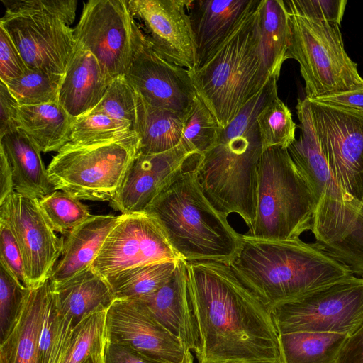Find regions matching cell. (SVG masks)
Returning <instances> with one entry per match:
<instances>
[{
  "mask_svg": "<svg viewBox=\"0 0 363 363\" xmlns=\"http://www.w3.org/2000/svg\"><path fill=\"white\" fill-rule=\"evenodd\" d=\"M322 151L343 191L363 206V113L309 100Z\"/></svg>",
  "mask_w": 363,
  "mask_h": 363,
  "instance_id": "30bf717a",
  "label": "cell"
},
{
  "mask_svg": "<svg viewBox=\"0 0 363 363\" xmlns=\"http://www.w3.org/2000/svg\"><path fill=\"white\" fill-rule=\"evenodd\" d=\"M347 337L319 332L279 334L281 363H336Z\"/></svg>",
  "mask_w": 363,
  "mask_h": 363,
  "instance_id": "f1b7e54d",
  "label": "cell"
},
{
  "mask_svg": "<svg viewBox=\"0 0 363 363\" xmlns=\"http://www.w3.org/2000/svg\"><path fill=\"white\" fill-rule=\"evenodd\" d=\"M107 341L164 363H194L192 352L136 298L115 299L106 312Z\"/></svg>",
  "mask_w": 363,
  "mask_h": 363,
  "instance_id": "2e32d148",
  "label": "cell"
},
{
  "mask_svg": "<svg viewBox=\"0 0 363 363\" xmlns=\"http://www.w3.org/2000/svg\"><path fill=\"white\" fill-rule=\"evenodd\" d=\"M199 161L144 211L156 220L181 259L229 264L239 250L242 235L204 196L196 176Z\"/></svg>",
  "mask_w": 363,
  "mask_h": 363,
  "instance_id": "277c9868",
  "label": "cell"
},
{
  "mask_svg": "<svg viewBox=\"0 0 363 363\" xmlns=\"http://www.w3.org/2000/svg\"><path fill=\"white\" fill-rule=\"evenodd\" d=\"M113 79L96 57L77 43L63 74L58 103L75 119L97 106Z\"/></svg>",
  "mask_w": 363,
  "mask_h": 363,
  "instance_id": "44dd1931",
  "label": "cell"
},
{
  "mask_svg": "<svg viewBox=\"0 0 363 363\" xmlns=\"http://www.w3.org/2000/svg\"><path fill=\"white\" fill-rule=\"evenodd\" d=\"M52 284L60 310L74 326L94 313L107 311L115 300L106 279L91 267L66 281Z\"/></svg>",
  "mask_w": 363,
  "mask_h": 363,
  "instance_id": "d4e9b609",
  "label": "cell"
},
{
  "mask_svg": "<svg viewBox=\"0 0 363 363\" xmlns=\"http://www.w3.org/2000/svg\"><path fill=\"white\" fill-rule=\"evenodd\" d=\"M103 359L104 363H164L128 346L108 341Z\"/></svg>",
  "mask_w": 363,
  "mask_h": 363,
  "instance_id": "ee69618b",
  "label": "cell"
},
{
  "mask_svg": "<svg viewBox=\"0 0 363 363\" xmlns=\"http://www.w3.org/2000/svg\"><path fill=\"white\" fill-rule=\"evenodd\" d=\"M181 259L156 220L145 211L121 214L91 264L106 278L140 264Z\"/></svg>",
  "mask_w": 363,
  "mask_h": 363,
  "instance_id": "9a60e30c",
  "label": "cell"
},
{
  "mask_svg": "<svg viewBox=\"0 0 363 363\" xmlns=\"http://www.w3.org/2000/svg\"><path fill=\"white\" fill-rule=\"evenodd\" d=\"M7 32L28 69L64 74L77 46L74 29L59 18L38 11H5Z\"/></svg>",
  "mask_w": 363,
  "mask_h": 363,
  "instance_id": "4fadbf2b",
  "label": "cell"
},
{
  "mask_svg": "<svg viewBox=\"0 0 363 363\" xmlns=\"http://www.w3.org/2000/svg\"><path fill=\"white\" fill-rule=\"evenodd\" d=\"M0 263L26 286L22 256L9 228L0 220Z\"/></svg>",
  "mask_w": 363,
  "mask_h": 363,
  "instance_id": "7bdbcfd3",
  "label": "cell"
},
{
  "mask_svg": "<svg viewBox=\"0 0 363 363\" xmlns=\"http://www.w3.org/2000/svg\"><path fill=\"white\" fill-rule=\"evenodd\" d=\"M311 100L363 113V89L335 94Z\"/></svg>",
  "mask_w": 363,
  "mask_h": 363,
  "instance_id": "bcb514c9",
  "label": "cell"
},
{
  "mask_svg": "<svg viewBox=\"0 0 363 363\" xmlns=\"http://www.w3.org/2000/svg\"><path fill=\"white\" fill-rule=\"evenodd\" d=\"M0 220L9 228L18 245L26 287L38 286L50 279L61 256L64 238L55 234L38 199L13 192L0 203Z\"/></svg>",
  "mask_w": 363,
  "mask_h": 363,
  "instance_id": "8fae6325",
  "label": "cell"
},
{
  "mask_svg": "<svg viewBox=\"0 0 363 363\" xmlns=\"http://www.w3.org/2000/svg\"><path fill=\"white\" fill-rule=\"evenodd\" d=\"M28 69L13 40L0 26V80L6 83L22 76Z\"/></svg>",
  "mask_w": 363,
  "mask_h": 363,
  "instance_id": "b9f144b4",
  "label": "cell"
},
{
  "mask_svg": "<svg viewBox=\"0 0 363 363\" xmlns=\"http://www.w3.org/2000/svg\"><path fill=\"white\" fill-rule=\"evenodd\" d=\"M133 18L126 0L84 3L74 29L77 43L90 51L114 79L124 76L130 59Z\"/></svg>",
  "mask_w": 363,
  "mask_h": 363,
  "instance_id": "5bb4252c",
  "label": "cell"
},
{
  "mask_svg": "<svg viewBox=\"0 0 363 363\" xmlns=\"http://www.w3.org/2000/svg\"><path fill=\"white\" fill-rule=\"evenodd\" d=\"M317 200L287 148L266 149L258 167L256 216L248 235L272 240L300 239L311 230Z\"/></svg>",
  "mask_w": 363,
  "mask_h": 363,
  "instance_id": "8992f818",
  "label": "cell"
},
{
  "mask_svg": "<svg viewBox=\"0 0 363 363\" xmlns=\"http://www.w3.org/2000/svg\"><path fill=\"white\" fill-rule=\"evenodd\" d=\"M229 266L270 311L354 275L316 242L263 240L247 234L242 235L239 250Z\"/></svg>",
  "mask_w": 363,
  "mask_h": 363,
  "instance_id": "3957f363",
  "label": "cell"
},
{
  "mask_svg": "<svg viewBox=\"0 0 363 363\" xmlns=\"http://www.w3.org/2000/svg\"><path fill=\"white\" fill-rule=\"evenodd\" d=\"M124 76L148 104L184 116L196 96L189 70L158 55L133 19L131 55Z\"/></svg>",
  "mask_w": 363,
  "mask_h": 363,
  "instance_id": "7c38bea8",
  "label": "cell"
},
{
  "mask_svg": "<svg viewBox=\"0 0 363 363\" xmlns=\"http://www.w3.org/2000/svg\"><path fill=\"white\" fill-rule=\"evenodd\" d=\"M259 54L269 77H279L286 60L291 28L284 1L261 0L256 9Z\"/></svg>",
  "mask_w": 363,
  "mask_h": 363,
  "instance_id": "484cf974",
  "label": "cell"
},
{
  "mask_svg": "<svg viewBox=\"0 0 363 363\" xmlns=\"http://www.w3.org/2000/svg\"><path fill=\"white\" fill-rule=\"evenodd\" d=\"M0 152L11 169L15 192L40 199L55 191L41 151L23 130L18 128L0 136Z\"/></svg>",
  "mask_w": 363,
  "mask_h": 363,
  "instance_id": "cb8c5ba5",
  "label": "cell"
},
{
  "mask_svg": "<svg viewBox=\"0 0 363 363\" xmlns=\"http://www.w3.org/2000/svg\"><path fill=\"white\" fill-rule=\"evenodd\" d=\"M19 104L10 93L6 84L0 83V136L18 128L17 114Z\"/></svg>",
  "mask_w": 363,
  "mask_h": 363,
  "instance_id": "f6af8a7d",
  "label": "cell"
},
{
  "mask_svg": "<svg viewBox=\"0 0 363 363\" xmlns=\"http://www.w3.org/2000/svg\"><path fill=\"white\" fill-rule=\"evenodd\" d=\"M9 12L38 11L55 16L68 26L76 16L77 1L75 0H1Z\"/></svg>",
  "mask_w": 363,
  "mask_h": 363,
  "instance_id": "60d3db41",
  "label": "cell"
},
{
  "mask_svg": "<svg viewBox=\"0 0 363 363\" xmlns=\"http://www.w3.org/2000/svg\"><path fill=\"white\" fill-rule=\"evenodd\" d=\"M223 128L197 96L185 116L180 143L192 152L203 154L217 141Z\"/></svg>",
  "mask_w": 363,
  "mask_h": 363,
  "instance_id": "e575fe53",
  "label": "cell"
},
{
  "mask_svg": "<svg viewBox=\"0 0 363 363\" xmlns=\"http://www.w3.org/2000/svg\"><path fill=\"white\" fill-rule=\"evenodd\" d=\"M279 334L319 332L348 336L363 325V277L354 275L271 311Z\"/></svg>",
  "mask_w": 363,
  "mask_h": 363,
  "instance_id": "9c48e42d",
  "label": "cell"
},
{
  "mask_svg": "<svg viewBox=\"0 0 363 363\" xmlns=\"http://www.w3.org/2000/svg\"><path fill=\"white\" fill-rule=\"evenodd\" d=\"M165 328L196 354L199 337L188 290L186 262L180 259L169 280L158 290L136 298Z\"/></svg>",
  "mask_w": 363,
  "mask_h": 363,
  "instance_id": "ffe728a7",
  "label": "cell"
},
{
  "mask_svg": "<svg viewBox=\"0 0 363 363\" xmlns=\"http://www.w3.org/2000/svg\"><path fill=\"white\" fill-rule=\"evenodd\" d=\"M120 219V216L92 215L69 231L61 256L55 265L50 280L53 284L66 281L91 267L106 238Z\"/></svg>",
  "mask_w": 363,
  "mask_h": 363,
  "instance_id": "603a6c76",
  "label": "cell"
},
{
  "mask_svg": "<svg viewBox=\"0 0 363 363\" xmlns=\"http://www.w3.org/2000/svg\"><path fill=\"white\" fill-rule=\"evenodd\" d=\"M137 135L132 126L105 113L91 111L74 119L69 143L86 145Z\"/></svg>",
  "mask_w": 363,
  "mask_h": 363,
  "instance_id": "1f68e13d",
  "label": "cell"
},
{
  "mask_svg": "<svg viewBox=\"0 0 363 363\" xmlns=\"http://www.w3.org/2000/svg\"><path fill=\"white\" fill-rule=\"evenodd\" d=\"M336 363H363V325L347 337Z\"/></svg>",
  "mask_w": 363,
  "mask_h": 363,
  "instance_id": "7dc6e473",
  "label": "cell"
},
{
  "mask_svg": "<svg viewBox=\"0 0 363 363\" xmlns=\"http://www.w3.org/2000/svg\"><path fill=\"white\" fill-rule=\"evenodd\" d=\"M75 326L60 310L52 289L39 340V363H60Z\"/></svg>",
  "mask_w": 363,
  "mask_h": 363,
  "instance_id": "d6a6232c",
  "label": "cell"
},
{
  "mask_svg": "<svg viewBox=\"0 0 363 363\" xmlns=\"http://www.w3.org/2000/svg\"><path fill=\"white\" fill-rule=\"evenodd\" d=\"M62 77L63 74L28 69L5 84L19 106H33L58 102Z\"/></svg>",
  "mask_w": 363,
  "mask_h": 363,
  "instance_id": "836d02e7",
  "label": "cell"
},
{
  "mask_svg": "<svg viewBox=\"0 0 363 363\" xmlns=\"http://www.w3.org/2000/svg\"><path fill=\"white\" fill-rule=\"evenodd\" d=\"M279 78L264 87L222 129L216 143L201 155L196 176L201 190L221 214H238L252 229L257 207L258 167L264 152L257 118L277 96Z\"/></svg>",
  "mask_w": 363,
  "mask_h": 363,
  "instance_id": "7a4b0ae2",
  "label": "cell"
},
{
  "mask_svg": "<svg viewBox=\"0 0 363 363\" xmlns=\"http://www.w3.org/2000/svg\"><path fill=\"white\" fill-rule=\"evenodd\" d=\"M106 312L94 313L74 328L60 363H84L90 357L104 354L107 342Z\"/></svg>",
  "mask_w": 363,
  "mask_h": 363,
  "instance_id": "4dcf8cb0",
  "label": "cell"
},
{
  "mask_svg": "<svg viewBox=\"0 0 363 363\" xmlns=\"http://www.w3.org/2000/svg\"><path fill=\"white\" fill-rule=\"evenodd\" d=\"M14 192L13 174L5 156L0 152V203Z\"/></svg>",
  "mask_w": 363,
  "mask_h": 363,
  "instance_id": "c3c4849f",
  "label": "cell"
},
{
  "mask_svg": "<svg viewBox=\"0 0 363 363\" xmlns=\"http://www.w3.org/2000/svg\"><path fill=\"white\" fill-rule=\"evenodd\" d=\"M180 259H166L121 270L105 279L115 299L136 298L164 286L173 275Z\"/></svg>",
  "mask_w": 363,
  "mask_h": 363,
  "instance_id": "f546056e",
  "label": "cell"
},
{
  "mask_svg": "<svg viewBox=\"0 0 363 363\" xmlns=\"http://www.w3.org/2000/svg\"><path fill=\"white\" fill-rule=\"evenodd\" d=\"M27 291L28 287L0 263V342L13 327Z\"/></svg>",
  "mask_w": 363,
  "mask_h": 363,
  "instance_id": "f35d334b",
  "label": "cell"
},
{
  "mask_svg": "<svg viewBox=\"0 0 363 363\" xmlns=\"http://www.w3.org/2000/svg\"><path fill=\"white\" fill-rule=\"evenodd\" d=\"M103 356L104 354H96L90 357L84 363H104Z\"/></svg>",
  "mask_w": 363,
  "mask_h": 363,
  "instance_id": "681fc988",
  "label": "cell"
},
{
  "mask_svg": "<svg viewBox=\"0 0 363 363\" xmlns=\"http://www.w3.org/2000/svg\"><path fill=\"white\" fill-rule=\"evenodd\" d=\"M130 124L135 132L138 94L125 76L113 79L103 98L92 110Z\"/></svg>",
  "mask_w": 363,
  "mask_h": 363,
  "instance_id": "74e56055",
  "label": "cell"
},
{
  "mask_svg": "<svg viewBox=\"0 0 363 363\" xmlns=\"http://www.w3.org/2000/svg\"><path fill=\"white\" fill-rule=\"evenodd\" d=\"M258 5L247 14L206 63L199 69L189 70L197 96L223 128L271 77L264 66L258 47Z\"/></svg>",
  "mask_w": 363,
  "mask_h": 363,
  "instance_id": "5b68a950",
  "label": "cell"
},
{
  "mask_svg": "<svg viewBox=\"0 0 363 363\" xmlns=\"http://www.w3.org/2000/svg\"><path fill=\"white\" fill-rule=\"evenodd\" d=\"M179 143L157 154L136 155L109 205L121 214L143 212L182 172L201 159Z\"/></svg>",
  "mask_w": 363,
  "mask_h": 363,
  "instance_id": "ac0fdd59",
  "label": "cell"
},
{
  "mask_svg": "<svg viewBox=\"0 0 363 363\" xmlns=\"http://www.w3.org/2000/svg\"><path fill=\"white\" fill-rule=\"evenodd\" d=\"M257 122L264 151L272 147L288 148L296 140L291 112L278 96L264 107Z\"/></svg>",
  "mask_w": 363,
  "mask_h": 363,
  "instance_id": "d590c367",
  "label": "cell"
},
{
  "mask_svg": "<svg viewBox=\"0 0 363 363\" xmlns=\"http://www.w3.org/2000/svg\"><path fill=\"white\" fill-rule=\"evenodd\" d=\"M289 13L311 20L337 24L346 9L347 0H288L284 1Z\"/></svg>",
  "mask_w": 363,
  "mask_h": 363,
  "instance_id": "ab89813d",
  "label": "cell"
},
{
  "mask_svg": "<svg viewBox=\"0 0 363 363\" xmlns=\"http://www.w3.org/2000/svg\"><path fill=\"white\" fill-rule=\"evenodd\" d=\"M184 118V115L152 106L138 94V152L157 154L175 147L182 138Z\"/></svg>",
  "mask_w": 363,
  "mask_h": 363,
  "instance_id": "83f0119b",
  "label": "cell"
},
{
  "mask_svg": "<svg viewBox=\"0 0 363 363\" xmlns=\"http://www.w3.org/2000/svg\"><path fill=\"white\" fill-rule=\"evenodd\" d=\"M52 292L50 279L28 288L13 327L0 342V363H39L40 331Z\"/></svg>",
  "mask_w": 363,
  "mask_h": 363,
  "instance_id": "7402d4cb",
  "label": "cell"
},
{
  "mask_svg": "<svg viewBox=\"0 0 363 363\" xmlns=\"http://www.w3.org/2000/svg\"><path fill=\"white\" fill-rule=\"evenodd\" d=\"M74 121L58 102L19 106L17 114L18 128L45 153L58 152L70 141Z\"/></svg>",
  "mask_w": 363,
  "mask_h": 363,
  "instance_id": "4316f807",
  "label": "cell"
},
{
  "mask_svg": "<svg viewBox=\"0 0 363 363\" xmlns=\"http://www.w3.org/2000/svg\"><path fill=\"white\" fill-rule=\"evenodd\" d=\"M289 15L291 37L286 60L298 62L306 97L311 100L363 89V78L345 50L340 26Z\"/></svg>",
  "mask_w": 363,
  "mask_h": 363,
  "instance_id": "52a82bcc",
  "label": "cell"
},
{
  "mask_svg": "<svg viewBox=\"0 0 363 363\" xmlns=\"http://www.w3.org/2000/svg\"><path fill=\"white\" fill-rule=\"evenodd\" d=\"M38 200L44 215L54 230L63 235L92 216L87 206L60 190H55Z\"/></svg>",
  "mask_w": 363,
  "mask_h": 363,
  "instance_id": "8d00e7d4",
  "label": "cell"
},
{
  "mask_svg": "<svg viewBox=\"0 0 363 363\" xmlns=\"http://www.w3.org/2000/svg\"><path fill=\"white\" fill-rule=\"evenodd\" d=\"M199 347L198 363H281L272 313L229 264L186 261Z\"/></svg>",
  "mask_w": 363,
  "mask_h": 363,
  "instance_id": "6da1fadb",
  "label": "cell"
},
{
  "mask_svg": "<svg viewBox=\"0 0 363 363\" xmlns=\"http://www.w3.org/2000/svg\"><path fill=\"white\" fill-rule=\"evenodd\" d=\"M259 2L260 0L189 1L188 13L196 53L194 69H199L208 62Z\"/></svg>",
  "mask_w": 363,
  "mask_h": 363,
  "instance_id": "d6986e66",
  "label": "cell"
},
{
  "mask_svg": "<svg viewBox=\"0 0 363 363\" xmlns=\"http://www.w3.org/2000/svg\"><path fill=\"white\" fill-rule=\"evenodd\" d=\"M137 26L152 49L168 62L188 70L196 53L187 0H128Z\"/></svg>",
  "mask_w": 363,
  "mask_h": 363,
  "instance_id": "e0dca14e",
  "label": "cell"
},
{
  "mask_svg": "<svg viewBox=\"0 0 363 363\" xmlns=\"http://www.w3.org/2000/svg\"><path fill=\"white\" fill-rule=\"evenodd\" d=\"M138 135L86 145H65L47 171L55 190L79 200L110 201L138 152Z\"/></svg>",
  "mask_w": 363,
  "mask_h": 363,
  "instance_id": "ba28073f",
  "label": "cell"
}]
</instances>
